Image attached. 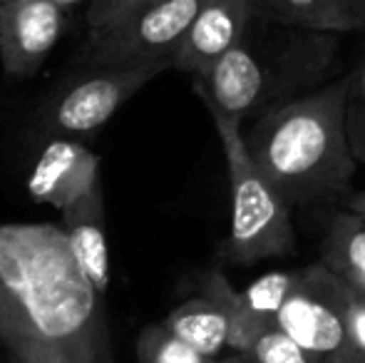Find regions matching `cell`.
<instances>
[{
	"mask_svg": "<svg viewBox=\"0 0 365 363\" xmlns=\"http://www.w3.org/2000/svg\"><path fill=\"white\" fill-rule=\"evenodd\" d=\"M341 309L348 339L365 361V294H358V291L348 289L346 284H341Z\"/></svg>",
	"mask_w": 365,
	"mask_h": 363,
	"instance_id": "obj_21",
	"label": "cell"
},
{
	"mask_svg": "<svg viewBox=\"0 0 365 363\" xmlns=\"http://www.w3.org/2000/svg\"><path fill=\"white\" fill-rule=\"evenodd\" d=\"M251 18L254 0H204L172 55V68L192 75L194 80L202 78L214 60L244 38Z\"/></svg>",
	"mask_w": 365,
	"mask_h": 363,
	"instance_id": "obj_10",
	"label": "cell"
},
{
	"mask_svg": "<svg viewBox=\"0 0 365 363\" xmlns=\"http://www.w3.org/2000/svg\"><path fill=\"white\" fill-rule=\"evenodd\" d=\"M244 359L251 363H308L303 351L276 324L256 336Z\"/></svg>",
	"mask_w": 365,
	"mask_h": 363,
	"instance_id": "obj_19",
	"label": "cell"
},
{
	"mask_svg": "<svg viewBox=\"0 0 365 363\" xmlns=\"http://www.w3.org/2000/svg\"><path fill=\"white\" fill-rule=\"evenodd\" d=\"M0 346L13 363H112L102 299L58 224H0Z\"/></svg>",
	"mask_w": 365,
	"mask_h": 363,
	"instance_id": "obj_1",
	"label": "cell"
},
{
	"mask_svg": "<svg viewBox=\"0 0 365 363\" xmlns=\"http://www.w3.org/2000/svg\"><path fill=\"white\" fill-rule=\"evenodd\" d=\"M209 115L224 147L231 187V224L224 257L239 267L286 257L296 244L291 207L251 160L241 122L219 112Z\"/></svg>",
	"mask_w": 365,
	"mask_h": 363,
	"instance_id": "obj_4",
	"label": "cell"
},
{
	"mask_svg": "<svg viewBox=\"0 0 365 363\" xmlns=\"http://www.w3.org/2000/svg\"><path fill=\"white\" fill-rule=\"evenodd\" d=\"M274 324L303 351L308 363H365L351 339L341 309V281L321 262L301 269L298 284Z\"/></svg>",
	"mask_w": 365,
	"mask_h": 363,
	"instance_id": "obj_5",
	"label": "cell"
},
{
	"mask_svg": "<svg viewBox=\"0 0 365 363\" xmlns=\"http://www.w3.org/2000/svg\"><path fill=\"white\" fill-rule=\"evenodd\" d=\"M254 13L281 25L328 35L365 28V0H254Z\"/></svg>",
	"mask_w": 365,
	"mask_h": 363,
	"instance_id": "obj_12",
	"label": "cell"
},
{
	"mask_svg": "<svg viewBox=\"0 0 365 363\" xmlns=\"http://www.w3.org/2000/svg\"><path fill=\"white\" fill-rule=\"evenodd\" d=\"M348 209H351V212H356L358 217L365 219V192L351 194V197H348Z\"/></svg>",
	"mask_w": 365,
	"mask_h": 363,
	"instance_id": "obj_22",
	"label": "cell"
},
{
	"mask_svg": "<svg viewBox=\"0 0 365 363\" xmlns=\"http://www.w3.org/2000/svg\"><path fill=\"white\" fill-rule=\"evenodd\" d=\"M63 232L68 247L87 284L97 296H105L110 289V254H107L105 234V192L97 187L85 199H80L63 212Z\"/></svg>",
	"mask_w": 365,
	"mask_h": 363,
	"instance_id": "obj_11",
	"label": "cell"
},
{
	"mask_svg": "<svg viewBox=\"0 0 365 363\" xmlns=\"http://www.w3.org/2000/svg\"><path fill=\"white\" fill-rule=\"evenodd\" d=\"M204 0H162L100 33H87L80 60L87 68L169 63Z\"/></svg>",
	"mask_w": 365,
	"mask_h": 363,
	"instance_id": "obj_6",
	"label": "cell"
},
{
	"mask_svg": "<svg viewBox=\"0 0 365 363\" xmlns=\"http://www.w3.org/2000/svg\"><path fill=\"white\" fill-rule=\"evenodd\" d=\"M346 78L279 105L244 135L246 150L286 204L326 202L348 194L356 160L343 122Z\"/></svg>",
	"mask_w": 365,
	"mask_h": 363,
	"instance_id": "obj_2",
	"label": "cell"
},
{
	"mask_svg": "<svg viewBox=\"0 0 365 363\" xmlns=\"http://www.w3.org/2000/svg\"><path fill=\"white\" fill-rule=\"evenodd\" d=\"M137 361L140 363H212L184 341H179L164 324H152L137 336Z\"/></svg>",
	"mask_w": 365,
	"mask_h": 363,
	"instance_id": "obj_17",
	"label": "cell"
},
{
	"mask_svg": "<svg viewBox=\"0 0 365 363\" xmlns=\"http://www.w3.org/2000/svg\"><path fill=\"white\" fill-rule=\"evenodd\" d=\"M162 0H90L87 8V33H100L115 25L125 23L127 18L142 13L149 5H157Z\"/></svg>",
	"mask_w": 365,
	"mask_h": 363,
	"instance_id": "obj_20",
	"label": "cell"
},
{
	"mask_svg": "<svg viewBox=\"0 0 365 363\" xmlns=\"http://www.w3.org/2000/svg\"><path fill=\"white\" fill-rule=\"evenodd\" d=\"M0 3H5V0H0Z\"/></svg>",
	"mask_w": 365,
	"mask_h": 363,
	"instance_id": "obj_25",
	"label": "cell"
},
{
	"mask_svg": "<svg viewBox=\"0 0 365 363\" xmlns=\"http://www.w3.org/2000/svg\"><path fill=\"white\" fill-rule=\"evenodd\" d=\"M212 363H251L249 359H244V356H239V354H236V356H231V359H214Z\"/></svg>",
	"mask_w": 365,
	"mask_h": 363,
	"instance_id": "obj_23",
	"label": "cell"
},
{
	"mask_svg": "<svg viewBox=\"0 0 365 363\" xmlns=\"http://www.w3.org/2000/svg\"><path fill=\"white\" fill-rule=\"evenodd\" d=\"M65 28V10L53 0L0 3V65L8 78H33Z\"/></svg>",
	"mask_w": 365,
	"mask_h": 363,
	"instance_id": "obj_8",
	"label": "cell"
},
{
	"mask_svg": "<svg viewBox=\"0 0 365 363\" xmlns=\"http://www.w3.org/2000/svg\"><path fill=\"white\" fill-rule=\"evenodd\" d=\"M97 187H102L100 157L73 140L48 142L28 180L30 197L58 212L70 209Z\"/></svg>",
	"mask_w": 365,
	"mask_h": 363,
	"instance_id": "obj_9",
	"label": "cell"
},
{
	"mask_svg": "<svg viewBox=\"0 0 365 363\" xmlns=\"http://www.w3.org/2000/svg\"><path fill=\"white\" fill-rule=\"evenodd\" d=\"M346 140L356 165H365V63L351 78H346V102H343Z\"/></svg>",
	"mask_w": 365,
	"mask_h": 363,
	"instance_id": "obj_18",
	"label": "cell"
},
{
	"mask_svg": "<svg viewBox=\"0 0 365 363\" xmlns=\"http://www.w3.org/2000/svg\"><path fill=\"white\" fill-rule=\"evenodd\" d=\"M321 264L348 289L365 294V219L346 209L331 219L323 237Z\"/></svg>",
	"mask_w": 365,
	"mask_h": 363,
	"instance_id": "obj_14",
	"label": "cell"
},
{
	"mask_svg": "<svg viewBox=\"0 0 365 363\" xmlns=\"http://www.w3.org/2000/svg\"><path fill=\"white\" fill-rule=\"evenodd\" d=\"M162 324L189 349L212 361L226 349V341H229L226 311L221 309L219 301H214L207 294H199L179 304Z\"/></svg>",
	"mask_w": 365,
	"mask_h": 363,
	"instance_id": "obj_13",
	"label": "cell"
},
{
	"mask_svg": "<svg viewBox=\"0 0 365 363\" xmlns=\"http://www.w3.org/2000/svg\"><path fill=\"white\" fill-rule=\"evenodd\" d=\"M298 274H301V269H296V272H271L264 274L261 279H256L249 289L241 291V299H244L246 309L256 319L266 321V324H274L279 309L291 296V291L296 289Z\"/></svg>",
	"mask_w": 365,
	"mask_h": 363,
	"instance_id": "obj_16",
	"label": "cell"
},
{
	"mask_svg": "<svg viewBox=\"0 0 365 363\" xmlns=\"http://www.w3.org/2000/svg\"><path fill=\"white\" fill-rule=\"evenodd\" d=\"M202 294L219 301L221 309L226 311V319H229V341H226V346H229L231 351H236L239 356H244L246 351H249V346L254 344V339L261 331L274 326V324H266V321L256 319V316L246 309L244 299H241V291H236L221 272H209L204 276Z\"/></svg>",
	"mask_w": 365,
	"mask_h": 363,
	"instance_id": "obj_15",
	"label": "cell"
},
{
	"mask_svg": "<svg viewBox=\"0 0 365 363\" xmlns=\"http://www.w3.org/2000/svg\"><path fill=\"white\" fill-rule=\"evenodd\" d=\"M167 68L172 65L147 63L132 65V68H102L77 80L50 107V130L70 132V135H85L97 130Z\"/></svg>",
	"mask_w": 365,
	"mask_h": 363,
	"instance_id": "obj_7",
	"label": "cell"
},
{
	"mask_svg": "<svg viewBox=\"0 0 365 363\" xmlns=\"http://www.w3.org/2000/svg\"><path fill=\"white\" fill-rule=\"evenodd\" d=\"M53 3L55 5H58V8H70V5H77V3H80V0H53Z\"/></svg>",
	"mask_w": 365,
	"mask_h": 363,
	"instance_id": "obj_24",
	"label": "cell"
},
{
	"mask_svg": "<svg viewBox=\"0 0 365 363\" xmlns=\"http://www.w3.org/2000/svg\"><path fill=\"white\" fill-rule=\"evenodd\" d=\"M256 18L261 20L259 33L246 28L244 38L194 80L207 110L236 122L259 120L279 105L308 95L336 65L338 35Z\"/></svg>",
	"mask_w": 365,
	"mask_h": 363,
	"instance_id": "obj_3",
	"label": "cell"
}]
</instances>
